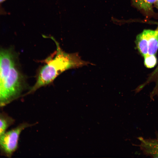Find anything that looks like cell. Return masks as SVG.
<instances>
[{
  "label": "cell",
  "mask_w": 158,
  "mask_h": 158,
  "mask_svg": "<svg viewBox=\"0 0 158 158\" xmlns=\"http://www.w3.org/2000/svg\"><path fill=\"white\" fill-rule=\"evenodd\" d=\"M55 43L56 50L45 60V64L39 70L36 82L25 95L32 93L40 87L48 85L63 72L91 63L83 60L78 53H68L63 51L53 37H49Z\"/></svg>",
  "instance_id": "6da1fadb"
},
{
  "label": "cell",
  "mask_w": 158,
  "mask_h": 158,
  "mask_svg": "<svg viewBox=\"0 0 158 158\" xmlns=\"http://www.w3.org/2000/svg\"><path fill=\"white\" fill-rule=\"evenodd\" d=\"M16 57L13 51L0 49V107L19 97L24 88V79Z\"/></svg>",
  "instance_id": "7a4b0ae2"
},
{
  "label": "cell",
  "mask_w": 158,
  "mask_h": 158,
  "mask_svg": "<svg viewBox=\"0 0 158 158\" xmlns=\"http://www.w3.org/2000/svg\"><path fill=\"white\" fill-rule=\"evenodd\" d=\"M34 125L24 123L6 132L0 138V147L2 151L6 155L11 156L18 148L19 138L21 132L25 128Z\"/></svg>",
  "instance_id": "3957f363"
},
{
  "label": "cell",
  "mask_w": 158,
  "mask_h": 158,
  "mask_svg": "<svg viewBox=\"0 0 158 158\" xmlns=\"http://www.w3.org/2000/svg\"><path fill=\"white\" fill-rule=\"evenodd\" d=\"M140 139L141 147L144 152L153 157H158V137L156 139Z\"/></svg>",
  "instance_id": "277c9868"
},
{
  "label": "cell",
  "mask_w": 158,
  "mask_h": 158,
  "mask_svg": "<svg viewBox=\"0 0 158 158\" xmlns=\"http://www.w3.org/2000/svg\"><path fill=\"white\" fill-rule=\"evenodd\" d=\"M148 54L154 55L158 49V27L154 30L148 29Z\"/></svg>",
  "instance_id": "5b68a950"
},
{
  "label": "cell",
  "mask_w": 158,
  "mask_h": 158,
  "mask_svg": "<svg viewBox=\"0 0 158 158\" xmlns=\"http://www.w3.org/2000/svg\"><path fill=\"white\" fill-rule=\"evenodd\" d=\"M135 42L138 50L143 57L147 54L148 29L144 30L137 35Z\"/></svg>",
  "instance_id": "8992f818"
},
{
  "label": "cell",
  "mask_w": 158,
  "mask_h": 158,
  "mask_svg": "<svg viewBox=\"0 0 158 158\" xmlns=\"http://www.w3.org/2000/svg\"><path fill=\"white\" fill-rule=\"evenodd\" d=\"M157 0H132L134 6L146 14L153 13V6Z\"/></svg>",
  "instance_id": "52a82bcc"
},
{
  "label": "cell",
  "mask_w": 158,
  "mask_h": 158,
  "mask_svg": "<svg viewBox=\"0 0 158 158\" xmlns=\"http://www.w3.org/2000/svg\"><path fill=\"white\" fill-rule=\"evenodd\" d=\"M13 121L0 115V138L6 132L8 128L13 123Z\"/></svg>",
  "instance_id": "ba28073f"
},
{
  "label": "cell",
  "mask_w": 158,
  "mask_h": 158,
  "mask_svg": "<svg viewBox=\"0 0 158 158\" xmlns=\"http://www.w3.org/2000/svg\"><path fill=\"white\" fill-rule=\"evenodd\" d=\"M144 58L145 65L148 68L154 67L157 64V60L156 55H147Z\"/></svg>",
  "instance_id": "9c48e42d"
},
{
  "label": "cell",
  "mask_w": 158,
  "mask_h": 158,
  "mask_svg": "<svg viewBox=\"0 0 158 158\" xmlns=\"http://www.w3.org/2000/svg\"><path fill=\"white\" fill-rule=\"evenodd\" d=\"M154 79L158 80V65L152 73L148 79L150 81Z\"/></svg>",
  "instance_id": "30bf717a"
},
{
  "label": "cell",
  "mask_w": 158,
  "mask_h": 158,
  "mask_svg": "<svg viewBox=\"0 0 158 158\" xmlns=\"http://www.w3.org/2000/svg\"><path fill=\"white\" fill-rule=\"evenodd\" d=\"M156 8L158 9V0L156 1V2L154 4Z\"/></svg>",
  "instance_id": "8fae6325"
},
{
  "label": "cell",
  "mask_w": 158,
  "mask_h": 158,
  "mask_svg": "<svg viewBox=\"0 0 158 158\" xmlns=\"http://www.w3.org/2000/svg\"><path fill=\"white\" fill-rule=\"evenodd\" d=\"M6 0H0V3H1L4 1H5Z\"/></svg>",
  "instance_id": "7c38bea8"
}]
</instances>
